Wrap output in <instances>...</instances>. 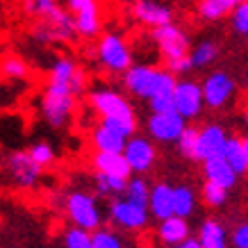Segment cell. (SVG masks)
<instances>
[{"label":"cell","mask_w":248,"mask_h":248,"mask_svg":"<svg viewBox=\"0 0 248 248\" xmlns=\"http://www.w3.org/2000/svg\"><path fill=\"white\" fill-rule=\"evenodd\" d=\"M25 12L39 18L32 30L37 41H73L78 37L76 21L66 7L60 5V0H25Z\"/></svg>","instance_id":"6da1fadb"},{"label":"cell","mask_w":248,"mask_h":248,"mask_svg":"<svg viewBox=\"0 0 248 248\" xmlns=\"http://www.w3.org/2000/svg\"><path fill=\"white\" fill-rule=\"evenodd\" d=\"M87 100H89V107L100 119L119 121L137 132V112L132 103L121 91L112 89V87H91L87 91Z\"/></svg>","instance_id":"7a4b0ae2"},{"label":"cell","mask_w":248,"mask_h":248,"mask_svg":"<svg viewBox=\"0 0 248 248\" xmlns=\"http://www.w3.org/2000/svg\"><path fill=\"white\" fill-rule=\"evenodd\" d=\"M93 57H96L98 64L105 68L107 73H114V76H123V73H128L130 68L135 66L130 44L125 41V37L121 32H114V30L103 32L98 37Z\"/></svg>","instance_id":"3957f363"},{"label":"cell","mask_w":248,"mask_h":248,"mask_svg":"<svg viewBox=\"0 0 248 248\" xmlns=\"http://www.w3.org/2000/svg\"><path fill=\"white\" fill-rule=\"evenodd\" d=\"M78 96L68 87L46 82L41 93V116L50 128H64L76 112Z\"/></svg>","instance_id":"277c9868"},{"label":"cell","mask_w":248,"mask_h":248,"mask_svg":"<svg viewBox=\"0 0 248 248\" xmlns=\"http://www.w3.org/2000/svg\"><path fill=\"white\" fill-rule=\"evenodd\" d=\"M64 212L71 218V223L78 228H84L89 232L100 230L103 212L98 207V201L87 191H71L64 198Z\"/></svg>","instance_id":"5b68a950"},{"label":"cell","mask_w":248,"mask_h":248,"mask_svg":"<svg viewBox=\"0 0 248 248\" xmlns=\"http://www.w3.org/2000/svg\"><path fill=\"white\" fill-rule=\"evenodd\" d=\"M203 96H205V107L212 112H223L226 107L232 105L234 96H237V82L234 78L226 71H210L203 78Z\"/></svg>","instance_id":"8992f818"},{"label":"cell","mask_w":248,"mask_h":248,"mask_svg":"<svg viewBox=\"0 0 248 248\" xmlns=\"http://www.w3.org/2000/svg\"><path fill=\"white\" fill-rule=\"evenodd\" d=\"M159 80H162V68L153 66V64H135L128 73L121 76L123 89L132 93V96L146 100V103L157 93Z\"/></svg>","instance_id":"52a82bcc"},{"label":"cell","mask_w":248,"mask_h":248,"mask_svg":"<svg viewBox=\"0 0 248 248\" xmlns=\"http://www.w3.org/2000/svg\"><path fill=\"white\" fill-rule=\"evenodd\" d=\"M66 12L76 21L78 37L82 39H98L103 34V16L98 0H64Z\"/></svg>","instance_id":"ba28073f"},{"label":"cell","mask_w":248,"mask_h":248,"mask_svg":"<svg viewBox=\"0 0 248 248\" xmlns=\"http://www.w3.org/2000/svg\"><path fill=\"white\" fill-rule=\"evenodd\" d=\"M153 41L157 46V50L162 53L164 62L187 57V55L191 53V48H194L191 41H189V34L182 30L180 25H175V23L155 28V30H153Z\"/></svg>","instance_id":"9c48e42d"},{"label":"cell","mask_w":248,"mask_h":248,"mask_svg":"<svg viewBox=\"0 0 248 248\" xmlns=\"http://www.w3.org/2000/svg\"><path fill=\"white\" fill-rule=\"evenodd\" d=\"M175 112L180 114L185 121H194L198 119L205 109V96H203V84L191 80V78H180L175 93Z\"/></svg>","instance_id":"30bf717a"},{"label":"cell","mask_w":248,"mask_h":248,"mask_svg":"<svg viewBox=\"0 0 248 248\" xmlns=\"http://www.w3.org/2000/svg\"><path fill=\"white\" fill-rule=\"evenodd\" d=\"M5 169H7V175L12 185L18 189H32L37 187L39 178H41V166L30 157L28 151H14L9 153L7 159H5Z\"/></svg>","instance_id":"8fae6325"},{"label":"cell","mask_w":248,"mask_h":248,"mask_svg":"<svg viewBox=\"0 0 248 248\" xmlns=\"http://www.w3.org/2000/svg\"><path fill=\"white\" fill-rule=\"evenodd\" d=\"M48 82L68 87L76 96H82L87 91V73L73 57H57L48 71Z\"/></svg>","instance_id":"7c38bea8"},{"label":"cell","mask_w":248,"mask_h":248,"mask_svg":"<svg viewBox=\"0 0 248 248\" xmlns=\"http://www.w3.org/2000/svg\"><path fill=\"white\" fill-rule=\"evenodd\" d=\"M148 217H151L148 207L132 203L125 196L123 198H114L109 203V221L114 226L123 228V230H143L148 226Z\"/></svg>","instance_id":"4fadbf2b"},{"label":"cell","mask_w":248,"mask_h":248,"mask_svg":"<svg viewBox=\"0 0 248 248\" xmlns=\"http://www.w3.org/2000/svg\"><path fill=\"white\" fill-rule=\"evenodd\" d=\"M146 130L153 137V141L159 143H178L182 132L187 130V121L178 112H164V114H151L146 121Z\"/></svg>","instance_id":"5bb4252c"},{"label":"cell","mask_w":248,"mask_h":248,"mask_svg":"<svg viewBox=\"0 0 248 248\" xmlns=\"http://www.w3.org/2000/svg\"><path fill=\"white\" fill-rule=\"evenodd\" d=\"M228 139H230V135L226 132L223 125H218V123H205L203 128H201V135H198V146H196L194 159L203 164L207 159L223 155V148H226Z\"/></svg>","instance_id":"9a60e30c"},{"label":"cell","mask_w":248,"mask_h":248,"mask_svg":"<svg viewBox=\"0 0 248 248\" xmlns=\"http://www.w3.org/2000/svg\"><path fill=\"white\" fill-rule=\"evenodd\" d=\"M125 159H128L130 169L132 173H148L155 166V159H157V151L148 137H130L128 139V146L123 151Z\"/></svg>","instance_id":"2e32d148"},{"label":"cell","mask_w":248,"mask_h":248,"mask_svg":"<svg viewBox=\"0 0 248 248\" xmlns=\"http://www.w3.org/2000/svg\"><path fill=\"white\" fill-rule=\"evenodd\" d=\"M132 16H135L141 25L151 28V30L173 23V9L162 5V2H157V0H135Z\"/></svg>","instance_id":"e0dca14e"},{"label":"cell","mask_w":248,"mask_h":248,"mask_svg":"<svg viewBox=\"0 0 248 248\" xmlns=\"http://www.w3.org/2000/svg\"><path fill=\"white\" fill-rule=\"evenodd\" d=\"M91 164H93L96 173L119 175V178H125V180L132 178V169H130L128 159H125L123 153H98V151H93Z\"/></svg>","instance_id":"ac0fdd59"},{"label":"cell","mask_w":248,"mask_h":248,"mask_svg":"<svg viewBox=\"0 0 248 248\" xmlns=\"http://www.w3.org/2000/svg\"><path fill=\"white\" fill-rule=\"evenodd\" d=\"M91 146L98 153H123L128 146V137L107 128L105 123H98L96 128L91 130Z\"/></svg>","instance_id":"d6986e66"},{"label":"cell","mask_w":248,"mask_h":248,"mask_svg":"<svg viewBox=\"0 0 248 248\" xmlns=\"http://www.w3.org/2000/svg\"><path fill=\"white\" fill-rule=\"evenodd\" d=\"M203 175L207 182H217L221 187H226L228 191H230V189L237 185V180H239V175H237L232 166L223 159V155L203 162Z\"/></svg>","instance_id":"ffe728a7"},{"label":"cell","mask_w":248,"mask_h":248,"mask_svg":"<svg viewBox=\"0 0 248 248\" xmlns=\"http://www.w3.org/2000/svg\"><path fill=\"white\" fill-rule=\"evenodd\" d=\"M148 210H151V214L157 221H166V218L175 217V210H173V187L169 182H155L153 185Z\"/></svg>","instance_id":"44dd1931"},{"label":"cell","mask_w":248,"mask_h":248,"mask_svg":"<svg viewBox=\"0 0 248 248\" xmlns=\"http://www.w3.org/2000/svg\"><path fill=\"white\" fill-rule=\"evenodd\" d=\"M244 2H248V0H198L196 12H198V16H201L203 21L217 23V21H221V18L230 16L234 9L239 7V5H244Z\"/></svg>","instance_id":"7402d4cb"},{"label":"cell","mask_w":248,"mask_h":248,"mask_svg":"<svg viewBox=\"0 0 248 248\" xmlns=\"http://www.w3.org/2000/svg\"><path fill=\"white\" fill-rule=\"evenodd\" d=\"M157 237L164 241L166 246H180L185 241L189 239V223L187 218L182 217H171L166 221H159V228H157Z\"/></svg>","instance_id":"603a6c76"},{"label":"cell","mask_w":248,"mask_h":248,"mask_svg":"<svg viewBox=\"0 0 248 248\" xmlns=\"http://www.w3.org/2000/svg\"><path fill=\"white\" fill-rule=\"evenodd\" d=\"M128 182L125 178L119 175H107V173H96L93 175V187H96L98 196H105V198H121L128 191Z\"/></svg>","instance_id":"cb8c5ba5"},{"label":"cell","mask_w":248,"mask_h":248,"mask_svg":"<svg viewBox=\"0 0 248 248\" xmlns=\"http://www.w3.org/2000/svg\"><path fill=\"white\" fill-rule=\"evenodd\" d=\"M198 241L203 244V248H228L223 223L217 218H205L198 230Z\"/></svg>","instance_id":"d4e9b609"},{"label":"cell","mask_w":248,"mask_h":248,"mask_svg":"<svg viewBox=\"0 0 248 248\" xmlns=\"http://www.w3.org/2000/svg\"><path fill=\"white\" fill-rule=\"evenodd\" d=\"M218 55H221V48H218L217 41H212V39H205V41H198V44L191 48V64H194L196 71H203V68L212 66L214 62L218 60Z\"/></svg>","instance_id":"484cf974"},{"label":"cell","mask_w":248,"mask_h":248,"mask_svg":"<svg viewBox=\"0 0 248 248\" xmlns=\"http://www.w3.org/2000/svg\"><path fill=\"white\" fill-rule=\"evenodd\" d=\"M223 159L232 166L237 175H246L248 173V164H246V155H244V143H241V137L230 135L226 148H223Z\"/></svg>","instance_id":"4316f807"},{"label":"cell","mask_w":248,"mask_h":248,"mask_svg":"<svg viewBox=\"0 0 248 248\" xmlns=\"http://www.w3.org/2000/svg\"><path fill=\"white\" fill-rule=\"evenodd\" d=\"M173 210L175 217L187 218L196 210V191L189 185H175L173 187Z\"/></svg>","instance_id":"83f0119b"},{"label":"cell","mask_w":248,"mask_h":248,"mask_svg":"<svg viewBox=\"0 0 248 248\" xmlns=\"http://www.w3.org/2000/svg\"><path fill=\"white\" fill-rule=\"evenodd\" d=\"M0 71H2V78L9 80V82H21V80L30 76V68H28L25 60L18 57V55H5L2 64H0Z\"/></svg>","instance_id":"f1b7e54d"},{"label":"cell","mask_w":248,"mask_h":248,"mask_svg":"<svg viewBox=\"0 0 248 248\" xmlns=\"http://www.w3.org/2000/svg\"><path fill=\"white\" fill-rule=\"evenodd\" d=\"M151 191H153V187L143 180L141 175H132L128 182L125 198L132 201V203H137V205H141V207H148V205H151Z\"/></svg>","instance_id":"f546056e"},{"label":"cell","mask_w":248,"mask_h":248,"mask_svg":"<svg viewBox=\"0 0 248 248\" xmlns=\"http://www.w3.org/2000/svg\"><path fill=\"white\" fill-rule=\"evenodd\" d=\"M201 198H203V203L207 207H221V205H226L228 201V189L217 185V182H203V189H201Z\"/></svg>","instance_id":"4dcf8cb0"},{"label":"cell","mask_w":248,"mask_h":248,"mask_svg":"<svg viewBox=\"0 0 248 248\" xmlns=\"http://www.w3.org/2000/svg\"><path fill=\"white\" fill-rule=\"evenodd\" d=\"M64 246L66 248H93V232L84 228H68L64 232Z\"/></svg>","instance_id":"1f68e13d"},{"label":"cell","mask_w":248,"mask_h":248,"mask_svg":"<svg viewBox=\"0 0 248 248\" xmlns=\"http://www.w3.org/2000/svg\"><path fill=\"white\" fill-rule=\"evenodd\" d=\"M198 135H201V128H196V125H187V130L182 132V137L178 139V153H180L182 157L187 159H194L196 155V146H198Z\"/></svg>","instance_id":"d6a6232c"},{"label":"cell","mask_w":248,"mask_h":248,"mask_svg":"<svg viewBox=\"0 0 248 248\" xmlns=\"http://www.w3.org/2000/svg\"><path fill=\"white\" fill-rule=\"evenodd\" d=\"M28 153H30V157L37 162L41 169H48V166L55 162V148L50 146L48 141H37V143H32L30 148H28Z\"/></svg>","instance_id":"836d02e7"},{"label":"cell","mask_w":248,"mask_h":248,"mask_svg":"<svg viewBox=\"0 0 248 248\" xmlns=\"http://www.w3.org/2000/svg\"><path fill=\"white\" fill-rule=\"evenodd\" d=\"M93 248H125V246H123V241H121V237L116 232L100 228V230L93 232Z\"/></svg>","instance_id":"e575fe53"},{"label":"cell","mask_w":248,"mask_h":248,"mask_svg":"<svg viewBox=\"0 0 248 248\" xmlns=\"http://www.w3.org/2000/svg\"><path fill=\"white\" fill-rule=\"evenodd\" d=\"M228 18H230L232 30L237 32L239 37H248V2L239 5V7L234 9V12L228 16Z\"/></svg>","instance_id":"d590c367"},{"label":"cell","mask_w":248,"mask_h":248,"mask_svg":"<svg viewBox=\"0 0 248 248\" xmlns=\"http://www.w3.org/2000/svg\"><path fill=\"white\" fill-rule=\"evenodd\" d=\"M148 109L151 114H164V112H175V100L173 93H157L148 100Z\"/></svg>","instance_id":"8d00e7d4"},{"label":"cell","mask_w":248,"mask_h":248,"mask_svg":"<svg viewBox=\"0 0 248 248\" xmlns=\"http://www.w3.org/2000/svg\"><path fill=\"white\" fill-rule=\"evenodd\" d=\"M164 68L166 71H171L173 76H187L189 71H194V64H191V57H180V60H171V62H164Z\"/></svg>","instance_id":"74e56055"},{"label":"cell","mask_w":248,"mask_h":248,"mask_svg":"<svg viewBox=\"0 0 248 248\" xmlns=\"http://www.w3.org/2000/svg\"><path fill=\"white\" fill-rule=\"evenodd\" d=\"M230 244L234 248H248V221H239L230 232Z\"/></svg>","instance_id":"f35d334b"},{"label":"cell","mask_w":248,"mask_h":248,"mask_svg":"<svg viewBox=\"0 0 248 248\" xmlns=\"http://www.w3.org/2000/svg\"><path fill=\"white\" fill-rule=\"evenodd\" d=\"M175 248H203V244L198 239H191V237H189L185 244H180V246H175Z\"/></svg>","instance_id":"ab89813d"},{"label":"cell","mask_w":248,"mask_h":248,"mask_svg":"<svg viewBox=\"0 0 248 248\" xmlns=\"http://www.w3.org/2000/svg\"><path fill=\"white\" fill-rule=\"evenodd\" d=\"M241 143H244V155H246V164H248V137H241Z\"/></svg>","instance_id":"60d3db41"},{"label":"cell","mask_w":248,"mask_h":248,"mask_svg":"<svg viewBox=\"0 0 248 248\" xmlns=\"http://www.w3.org/2000/svg\"><path fill=\"white\" fill-rule=\"evenodd\" d=\"M244 128H246V132H248V107L244 109Z\"/></svg>","instance_id":"b9f144b4"},{"label":"cell","mask_w":248,"mask_h":248,"mask_svg":"<svg viewBox=\"0 0 248 248\" xmlns=\"http://www.w3.org/2000/svg\"><path fill=\"white\" fill-rule=\"evenodd\" d=\"M244 84H246V91H248V73H246V78H244Z\"/></svg>","instance_id":"7bdbcfd3"},{"label":"cell","mask_w":248,"mask_h":248,"mask_svg":"<svg viewBox=\"0 0 248 248\" xmlns=\"http://www.w3.org/2000/svg\"><path fill=\"white\" fill-rule=\"evenodd\" d=\"M246 39H248V37H246Z\"/></svg>","instance_id":"ee69618b"}]
</instances>
